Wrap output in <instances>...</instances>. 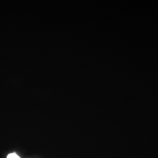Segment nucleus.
<instances>
[{"label":"nucleus","instance_id":"obj_1","mask_svg":"<svg viewBox=\"0 0 158 158\" xmlns=\"http://www.w3.org/2000/svg\"><path fill=\"white\" fill-rule=\"evenodd\" d=\"M7 158H21L17 153H10L7 156Z\"/></svg>","mask_w":158,"mask_h":158}]
</instances>
